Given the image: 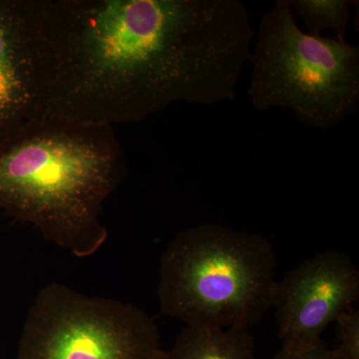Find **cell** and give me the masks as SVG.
Returning <instances> with one entry per match:
<instances>
[{"label":"cell","instance_id":"obj_1","mask_svg":"<svg viewBox=\"0 0 359 359\" xmlns=\"http://www.w3.org/2000/svg\"><path fill=\"white\" fill-rule=\"evenodd\" d=\"M50 116L114 127L235 99L256 32L240 0H48Z\"/></svg>","mask_w":359,"mask_h":359},{"label":"cell","instance_id":"obj_2","mask_svg":"<svg viewBox=\"0 0 359 359\" xmlns=\"http://www.w3.org/2000/svg\"><path fill=\"white\" fill-rule=\"evenodd\" d=\"M125 173L114 127L48 116L0 147V209L90 257L107 240L103 205Z\"/></svg>","mask_w":359,"mask_h":359},{"label":"cell","instance_id":"obj_3","mask_svg":"<svg viewBox=\"0 0 359 359\" xmlns=\"http://www.w3.org/2000/svg\"><path fill=\"white\" fill-rule=\"evenodd\" d=\"M276 264L263 236L217 224L185 229L161 257V313L188 327H250L273 308Z\"/></svg>","mask_w":359,"mask_h":359},{"label":"cell","instance_id":"obj_4","mask_svg":"<svg viewBox=\"0 0 359 359\" xmlns=\"http://www.w3.org/2000/svg\"><path fill=\"white\" fill-rule=\"evenodd\" d=\"M248 63V96L259 112L282 108L318 130L358 112V45L304 32L290 0H276L264 14Z\"/></svg>","mask_w":359,"mask_h":359},{"label":"cell","instance_id":"obj_5","mask_svg":"<svg viewBox=\"0 0 359 359\" xmlns=\"http://www.w3.org/2000/svg\"><path fill=\"white\" fill-rule=\"evenodd\" d=\"M165 351L141 309L49 283L28 309L15 359H164Z\"/></svg>","mask_w":359,"mask_h":359},{"label":"cell","instance_id":"obj_6","mask_svg":"<svg viewBox=\"0 0 359 359\" xmlns=\"http://www.w3.org/2000/svg\"><path fill=\"white\" fill-rule=\"evenodd\" d=\"M48 0H0V147L50 116L56 58Z\"/></svg>","mask_w":359,"mask_h":359},{"label":"cell","instance_id":"obj_7","mask_svg":"<svg viewBox=\"0 0 359 359\" xmlns=\"http://www.w3.org/2000/svg\"><path fill=\"white\" fill-rule=\"evenodd\" d=\"M358 297L359 271L344 252L327 250L302 262L276 282L273 292L282 351L318 346L325 328Z\"/></svg>","mask_w":359,"mask_h":359},{"label":"cell","instance_id":"obj_8","mask_svg":"<svg viewBox=\"0 0 359 359\" xmlns=\"http://www.w3.org/2000/svg\"><path fill=\"white\" fill-rule=\"evenodd\" d=\"M250 327H188L164 359H257Z\"/></svg>","mask_w":359,"mask_h":359},{"label":"cell","instance_id":"obj_9","mask_svg":"<svg viewBox=\"0 0 359 359\" xmlns=\"http://www.w3.org/2000/svg\"><path fill=\"white\" fill-rule=\"evenodd\" d=\"M294 14L301 18L313 36L334 30L337 39L346 41L347 25L351 16L349 0H290Z\"/></svg>","mask_w":359,"mask_h":359},{"label":"cell","instance_id":"obj_10","mask_svg":"<svg viewBox=\"0 0 359 359\" xmlns=\"http://www.w3.org/2000/svg\"><path fill=\"white\" fill-rule=\"evenodd\" d=\"M339 346L334 351L341 359H359V313L346 311L337 320Z\"/></svg>","mask_w":359,"mask_h":359},{"label":"cell","instance_id":"obj_11","mask_svg":"<svg viewBox=\"0 0 359 359\" xmlns=\"http://www.w3.org/2000/svg\"><path fill=\"white\" fill-rule=\"evenodd\" d=\"M273 359H341L339 354L335 353L334 349H330L325 344V341L320 342L318 346L309 349V351H302L299 353H287L280 351L276 354Z\"/></svg>","mask_w":359,"mask_h":359},{"label":"cell","instance_id":"obj_12","mask_svg":"<svg viewBox=\"0 0 359 359\" xmlns=\"http://www.w3.org/2000/svg\"><path fill=\"white\" fill-rule=\"evenodd\" d=\"M0 359H2V358H1V356H0Z\"/></svg>","mask_w":359,"mask_h":359}]
</instances>
